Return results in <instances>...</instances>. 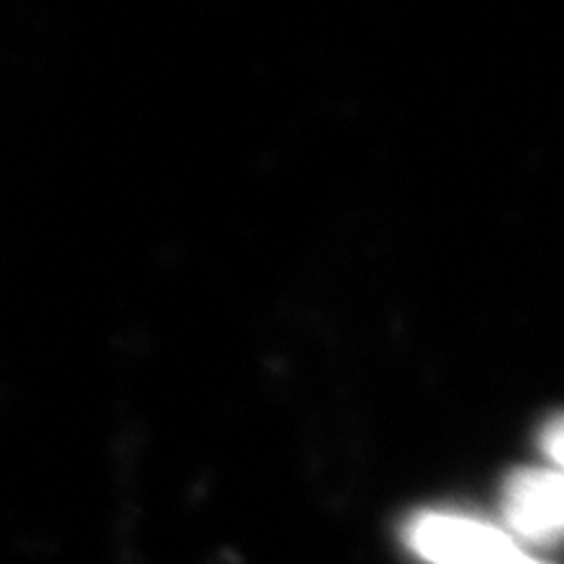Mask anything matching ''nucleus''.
I'll use <instances>...</instances> for the list:
<instances>
[{
    "mask_svg": "<svg viewBox=\"0 0 564 564\" xmlns=\"http://www.w3.org/2000/svg\"><path fill=\"white\" fill-rule=\"evenodd\" d=\"M505 520L520 539L549 544L564 535V474L523 468L505 486Z\"/></svg>",
    "mask_w": 564,
    "mask_h": 564,
    "instance_id": "f03ea898",
    "label": "nucleus"
},
{
    "mask_svg": "<svg viewBox=\"0 0 564 564\" xmlns=\"http://www.w3.org/2000/svg\"><path fill=\"white\" fill-rule=\"evenodd\" d=\"M405 541L432 564H502L518 554L510 533L455 512H421L408 523Z\"/></svg>",
    "mask_w": 564,
    "mask_h": 564,
    "instance_id": "f257e3e1",
    "label": "nucleus"
},
{
    "mask_svg": "<svg viewBox=\"0 0 564 564\" xmlns=\"http://www.w3.org/2000/svg\"><path fill=\"white\" fill-rule=\"evenodd\" d=\"M541 447L556 463V470L564 474V413L546 423L544 434H541Z\"/></svg>",
    "mask_w": 564,
    "mask_h": 564,
    "instance_id": "7ed1b4c3",
    "label": "nucleus"
},
{
    "mask_svg": "<svg viewBox=\"0 0 564 564\" xmlns=\"http://www.w3.org/2000/svg\"><path fill=\"white\" fill-rule=\"evenodd\" d=\"M502 564H544V562L533 560V556H528V554L523 552V549H520V552H518V554H512V556H510V560H507V562H502Z\"/></svg>",
    "mask_w": 564,
    "mask_h": 564,
    "instance_id": "20e7f679",
    "label": "nucleus"
}]
</instances>
